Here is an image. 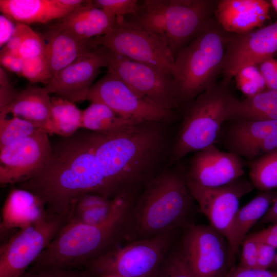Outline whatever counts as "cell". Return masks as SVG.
I'll return each mask as SVG.
<instances>
[{"instance_id":"obj_1","label":"cell","mask_w":277,"mask_h":277,"mask_svg":"<svg viewBox=\"0 0 277 277\" xmlns=\"http://www.w3.org/2000/svg\"><path fill=\"white\" fill-rule=\"evenodd\" d=\"M100 133L78 130L52 144L46 165L37 174L18 184L36 196L51 213L68 216L72 202L85 193L110 199L116 195L104 176L95 148Z\"/></svg>"},{"instance_id":"obj_2","label":"cell","mask_w":277,"mask_h":277,"mask_svg":"<svg viewBox=\"0 0 277 277\" xmlns=\"http://www.w3.org/2000/svg\"><path fill=\"white\" fill-rule=\"evenodd\" d=\"M157 123L145 122L108 133H100L96 156L116 197L137 195L154 176L150 170L163 143Z\"/></svg>"},{"instance_id":"obj_3","label":"cell","mask_w":277,"mask_h":277,"mask_svg":"<svg viewBox=\"0 0 277 277\" xmlns=\"http://www.w3.org/2000/svg\"><path fill=\"white\" fill-rule=\"evenodd\" d=\"M136 198H128L109 220L99 225L67 221L30 267L80 269L127 240Z\"/></svg>"},{"instance_id":"obj_4","label":"cell","mask_w":277,"mask_h":277,"mask_svg":"<svg viewBox=\"0 0 277 277\" xmlns=\"http://www.w3.org/2000/svg\"><path fill=\"white\" fill-rule=\"evenodd\" d=\"M193 201L185 175L172 170L156 175L135 201L127 241L184 230L192 224Z\"/></svg>"},{"instance_id":"obj_5","label":"cell","mask_w":277,"mask_h":277,"mask_svg":"<svg viewBox=\"0 0 277 277\" xmlns=\"http://www.w3.org/2000/svg\"><path fill=\"white\" fill-rule=\"evenodd\" d=\"M217 1L145 0L128 21L151 32L167 45L174 58L214 17Z\"/></svg>"},{"instance_id":"obj_6","label":"cell","mask_w":277,"mask_h":277,"mask_svg":"<svg viewBox=\"0 0 277 277\" xmlns=\"http://www.w3.org/2000/svg\"><path fill=\"white\" fill-rule=\"evenodd\" d=\"M226 35L214 17L176 54L173 78L180 106L188 105L216 84L224 61Z\"/></svg>"},{"instance_id":"obj_7","label":"cell","mask_w":277,"mask_h":277,"mask_svg":"<svg viewBox=\"0 0 277 277\" xmlns=\"http://www.w3.org/2000/svg\"><path fill=\"white\" fill-rule=\"evenodd\" d=\"M228 86L217 83L189 103L184 115L172 159L177 161L214 144L228 121L233 95Z\"/></svg>"},{"instance_id":"obj_8","label":"cell","mask_w":277,"mask_h":277,"mask_svg":"<svg viewBox=\"0 0 277 277\" xmlns=\"http://www.w3.org/2000/svg\"><path fill=\"white\" fill-rule=\"evenodd\" d=\"M181 231L120 245L89 262L83 270L89 277H153Z\"/></svg>"},{"instance_id":"obj_9","label":"cell","mask_w":277,"mask_h":277,"mask_svg":"<svg viewBox=\"0 0 277 277\" xmlns=\"http://www.w3.org/2000/svg\"><path fill=\"white\" fill-rule=\"evenodd\" d=\"M93 47H104L131 60L153 66L173 77L174 57L161 38L138 25L117 17L108 33L90 39Z\"/></svg>"},{"instance_id":"obj_10","label":"cell","mask_w":277,"mask_h":277,"mask_svg":"<svg viewBox=\"0 0 277 277\" xmlns=\"http://www.w3.org/2000/svg\"><path fill=\"white\" fill-rule=\"evenodd\" d=\"M67 217L47 211L1 245L0 277L22 276L55 238Z\"/></svg>"},{"instance_id":"obj_11","label":"cell","mask_w":277,"mask_h":277,"mask_svg":"<svg viewBox=\"0 0 277 277\" xmlns=\"http://www.w3.org/2000/svg\"><path fill=\"white\" fill-rule=\"evenodd\" d=\"M104 49L108 71L121 79L139 97L165 110L174 111L180 106L172 75Z\"/></svg>"},{"instance_id":"obj_12","label":"cell","mask_w":277,"mask_h":277,"mask_svg":"<svg viewBox=\"0 0 277 277\" xmlns=\"http://www.w3.org/2000/svg\"><path fill=\"white\" fill-rule=\"evenodd\" d=\"M177 243L195 277H225L232 268L234 255L229 244L210 225H190Z\"/></svg>"},{"instance_id":"obj_13","label":"cell","mask_w":277,"mask_h":277,"mask_svg":"<svg viewBox=\"0 0 277 277\" xmlns=\"http://www.w3.org/2000/svg\"><path fill=\"white\" fill-rule=\"evenodd\" d=\"M87 100L105 104L120 116L138 123H163L174 115V111L160 108L139 97L109 71L93 84Z\"/></svg>"},{"instance_id":"obj_14","label":"cell","mask_w":277,"mask_h":277,"mask_svg":"<svg viewBox=\"0 0 277 277\" xmlns=\"http://www.w3.org/2000/svg\"><path fill=\"white\" fill-rule=\"evenodd\" d=\"M186 179L190 193L200 210L210 226L227 239L230 246L232 225L240 201L252 190V183L241 177L223 186L208 188Z\"/></svg>"},{"instance_id":"obj_15","label":"cell","mask_w":277,"mask_h":277,"mask_svg":"<svg viewBox=\"0 0 277 277\" xmlns=\"http://www.w3.org/2000/svg\"><path fill=\"white\" fill-rule=\"evenodd\" d=\"M52 149L48 133L44 129L1 148V185L19 184L37 174Z\"/></svg>"},{"instance_id":"obj_16","label":"cell","mask_w":277,"mask_h":277,"mask_svg":"<svg viewBox=\"0 0 277 277\" xmlns=\"http://www.w3.org/2000/svg\"><path fill=\"white\" fill-rule=\"evenodd\" d=\"M277 52V20L266 26L241 33L226 32L222 83L228 86L244 67L259 65Z\"/></svg>"},{"instance_id":"obj_17","label":"cell","mask_w":277,"mask_h":277,"mask_svg":"<svg viewBox=\"0 0 277 277\" xmlns=\"http://www.w3.org/2000/svg\"><path fill=\"white\" fill-rule=\"evenodd\" d=\"M227 122L221 131L228 151L251 161L277 149V120Z\"/></svg>"},{"instance_id":"obj_18","label":"cell","mask_w":277,"mask_h":277,"mask_svg":"<svg viewBox=\"0 0 277 277\" xmlns=\"http://www.w3.org/2000/svg\"><path fill=\"white\" fill-rule=\"evenodd\" d=\"M105 49L100 47L83 54L53 76L45 88L73 103L87 100L92 83L105 67Z\"/></svg>"},{"instance_id":"obj_19","label":"cell","mask_w":277,"mask_h":277,"mask_svg":"<svg viewBox=\"0 0 277 277\" xmlns=\"http://www.w3.org/2000/svg\"><path fill=\"white\" fill-rule=\"evenodd\" d=\"M244 167L242 157L213 144L195 152L186 177L205 187H218L241 177Z\"/></svg>"},{"instance_id":"obj_20","label":"cell","mask_w":277,"mask_h":277,"mask_svg":"<svg viewBox=\"0 0 277 277\" xmlns=\"http://www.w3.org/2000/svg\"><path fill=\"white\" fill-rule=\"evenodd\" d=\"M270 6L265 0H219L214 17L225 32L244 33L261 27Z\"/></svg>"},{"instance_id":"obj_21","label":"cell","mask_w":277,"mask_h":277,"mask_svg":"<svg viewBox=\"0 0 277 277\" xmlns=\"http://www.w3.org/2000/svg\"><path fill=\"white\" fill-rule=\"evenodd\" d=\"M45 56L53 76L78 57L95 49L89 40H81L57 24L44 34Z\"/></svg>"},{"instance_id":"obj_22","label":"cell","mask_w":277,"mask_h":277,"mask_svg":"<svg viewBox=\"0 0 277 277\" xmlns=\"http://www.w3.org/2000/svg\"><path fill=\"white\" fill-rule=\"evenodd\" d=\"M58 25L81 40L104 35L115 26L117 17L94 7L92 1L59 19Z\"/></svg>"},{"instance_id":"obj_23","label":"cell","mask_w":277,"mask_h":277,"mask_svg":"<svg viewBox=\"0 0 277 277\" xmlns=\"http://www.w3.org/2000/svg\"><path fill=\"white\" fill-rule=\"evenodd\" d=\"M47 212L37 196L26 190L14 188L8 194L2 209L1 233L27 226Z\"/></svg>"},{"instance_id":"obj_24","label":"cell","mask_w":277,"mask_h":277,"mask_svg":"<svg viewBox=\"0 0 277 277\" xmlns=\"http://www.w3.org/2000/svg\"><path fill=\"white\" fill-rule=\"evenodd\" d=\"M51 97L45 87L29 86L18 91L10 105L0 115L28 120L39 128L47 130L51 118Z\"/></svg>"},{"instance_id":"obj_25","label":"cell","mask_w":277,"mask_h":277,"mask_svg":"<svg viewBox=\"0 0 277 277\" xmlns=\"http://www.w3.org/2000/svg\"><path fill=\"white\" fill-rule=\"evenodd\" d=\"M135 195H124L110 199L94 193H85L71 203L67 221L90 225L103 224L112 217L124 203Z\"/></svg>"},{"instance_id":"obj_26","label":"cell","mask_w":277,"mask_h":277,"mask_svg":"<svg viewBox=\"0 0 277 277\" xmlns=\"http://www.w3.org/2000/svg\"><path fill=\"white\" fill-rule=\"evenodd\" d=\"M0 10L10 19L25 24L60 19L71 12L58 0H0Z\"/></svg>"},{"instance_id":"obj_27","label":"cell","mask_w":277,"mask_h":277,"mask_svg":"<svg viewBox=\"0 0 277 277\" xmlns=\"http://www.w3.org/2000/svg\"><path fill=\"white\" fill-rule=\"evenodd\" d=\"M231 120H277V91L266 89L243 100L233 96L228 112Z\"/></svg>"},{"instance_id":"obj_28","label":"cell","mask_w":277,"mask_h":277,"mask_svg":"<svg viewBox=\"0 0 277 277\" xmlns=\"http://www.w3.org/2000/svg\"><path fill=\"white\" fill-rule=\"evenodd\" d=\"M277 196V192L263 191L248 204L239 208L235 216L231 232L230 248L238 255L249 230L264 216Z\"/></svg>"},{"instance_id":"obj_29","label":"cell","mask_w":277,"mask_h":277,"mask_svg":"<svg viewBox=\"0 0 277 277\" xmlns=\"http://www.w3.org/2000/svg\"><path fill=\"white\" fill-rule=\"evenodd\" d=\"M136 124L138 123L120 116L102 103H91L82 110L81 128L101 134H108Z\"/></svg>"},{"instance_id":"obj_30","label":"cell","mask_w":277,"mask_h":277,"mask_svg":"<svg viewBox=\"0 0 277 277\" xmlns=\"http://www.w3.org/2000/svg\"><path fill=\"white\" fill-rule=\"evenodd\" d=\"M82 110L74 103L61 97H51L50 123L47 132L69 136L81 128Z\"/></svg>"},{"instance_id":"obj_31","label":"cell","mask_w":277,"mask_h":277,"mask_svg":"<svg viewBox=\"0 0 277 277\" xmlns=\"http://www.w3.org/2000/svg\"><path fill=\"white\" fill-rule=\"evenodd\" d=\"M253 186L262 191L277 188V149L249 162Z\"/></svg>"},{"instance_id":"obj_32","label":"cell","mask_w":277,"mask_h":277,"mask_svg":"<svg viewBox=\"0 0 277 277\" xmlns=\"http://www.w3.org/2000/svg\"><path fill=\"white\" fill-rule=\"evenodd\" d=\"M42 129L33 123L18 117L8 118L7 116L0 115V149Z\"/></svg>"},{"instance_id":"obj_33","label":"cell","mask_w":277,"mask_h":277,"mask_svg":"<svg viewBox=\"0 0 277 277\" xmlns=\"http://www.w3.org/2000/svg\"><path fill=\"white\" fill-rule=\"evenodd\" d=\"M175 243L153 277H195Z\"/></svg>"},{"instance_id":"obj_34","label":"cell","mask_w":277,"mask_h":277,"mask_svg":"<svg viewBox=\"0 0 277 277\" xmlns=\"http://www.w3.org/2000/svg\"><path fill=\"white\" fill-rule=\"evenodd\" d=\"M234 77L238 88L247 97L267 89L265 80L258 65H249L243 67Z\"/></svg>"},{"instance_id":"obj_35","label":"cell","mask_w":277,"mask_h":277,"mask_svg":"<svg viewBox=\"0 0 277 277\" xmlns=\"http://www.w3.org/2000/svg\"><path fill=\"white\" fill-rule=\"evenodd\" d=\"M21 76L32 83L47 85L53 77L45 55L23 60Z\"/></svg>"},{"instance_id":"obj_36","label":"cell","mask_w":277,"mask_h":277,"mask_svg":"<svg viewBox=\"0 0 277 277\" xmlns=\"http://www.w3.org/2000/svg\"><path fill=\"white\" fill-rule=\"evenodd\" d=\"M92 4L116 17L133 14L138 7L137 0H93Z\"/></svg>"},{"instance_id":"obj_37","label":"cell","mask_w":277,"mask_h":277,"mask_svg":"<svg viewBox=\"0 0 277 277\" xmlns=\"http://www.w3.org/2000/svg\"><path fill=\"white\" fill-rule=\"evenodd\" d=\"M44 38L31 28L23 39L18 50V55L23 60L45 55Z\"/></svg>"},{"instance_id":"obj_38","label":"cell","mask_w":277,"mask_h":277,"mask_svg":"<svg viewBox=\"0 0 277 277\" xmlns=\"http://www.w3.org/2000/svg\"><path fill=\"white\" fill-rule=\"evenodd\" d=\"M21 277H89L81 269L29 268Z\"/></svg>"},{"instance_id":"obj_39","label":"cell","mask_w":277,"mask_h":277,"mask_svg":"<svg viewBox=\"0 0 277 277\" xmlns=\"http://www.w3.org/2000/svg\"><path fill=\"white\" fill-rule=\"evenodd\" d=\"M239 267L255 269L256 267L259 243L251 235L246 237L242 244Z\"/></svg>"},{"instance_id":"obj_40","label":"cell","mask_w":277,"mask_h":277,"mask_svg":"<svg viewBox=\"0 0 277 277\" xmlns=\"http://www.w3.org/2000/svg\"><path fill=\"white\" fill-rule=\"evenodd\" d=\"M10 84L4 69H0V111L7 108L15 98L17 92Z\"/></svg>"},{"instance_id":"obj_41","label":"cell","mask_w":277,"mask_h":277,"mask_svg":"<svg viewBox=\"0 0 277 277\" xmlns=\"http://www.w3.org/2000/svg\"><path fill=\"white\" fill-rule=\"evenodd\" d=\"M267 89L277 91V60L268 58L258 65Z\"/></svg>"},{"instance_id":"obj_42","label":"cell","mask_w":277,"mask_h":277,"mask_svg":"<svg viewBox=\"0 0 277 277\" xmlns=\"http://www.w3.org/2000/svg\"><path fill=\"white\" fill-rule=\"evenodd\" d=\"M0 55L1 64L4 68L21 75L24 62L22 58L5 47L2 49Z\"/></svg>"},{"instance_id":"obj_43","label":"cell","mask_w":277,"mask_h":277,"mask_svg":"<svg viewBox=\"0 0 277 277\" xmlns=\"http://www.w3.org/2000/svg\"><path fill=\"white\" fill-rule=\"evenodd\" d=\"M276 248L263 243H259L256 267L255 269H269L276 255Z\"/></svg>"},{"instance_id":"obj_44","label":"cell","mask_w":277,"mask_h":277,"mask_svg":"<svg viewBox=\"0 0 277 277\" xmlns=\"http://www.w3.org/2000/svg\"><path fill=\"white\" fill-rule=\"evenodd\" d=\"M225 277H277V271L270 269L232 267Z\"/></svg>"},{"instance_id":"obj_45","label":"cell","mask_w":277,"mask_h":277,"mask_svg":"<svg viewBox=\"0 0 277 277\" xmlns=\"http://www.w3.org/2000/svg\"><path fill=\"white\" fill-rule=\"evenodd\" d=\"M30 28L27 24L17 23L12 36L4 47L18 54L21 43Z\"/></svg>"},{"instance_id":"obj_46","label":"cell","mask_w":277,"mask_h":277,"mask_svg":"<svg viewBox=\"0 0 277 277\" xmlns=\"http://www.w3.org/2000/svg\"><path fill=\"white\" fill-rule=\"evenodd\" d=\"M250 235L258 243L267 244L277 248V223Z\"/></svg>"},{"instance_id":"obj_47","label":"cell","mask_w":277,"mask_h":277,"mask_svg":"<svg viewBox=\"0 0 277 277\" xmlns=\"http://www.w3.org/2000/svg\"><path fill=\"white\" fill-rule=\"evenodd\" d=\"M12 19L6 15L2 14L0 15V46L5 45L12 36L16 25Z\"/></svg>"},{"instance_id":"obj_48","label":"cell","mask_w":277,"mask_h":277,"mask_svg":"<svg viewBox=\"0 0 277 277\" xmlns=\"http://www.w3.org/2000/svg\"><path fill=\"white\" fill-rule=\"evenodd\" d=\"M277 223V196L264 216L260 221V225Z\"/></svg>"},{"instance_id":"obj_49","label":"cell","mask_w":277,"mask_h":277,"mask_svg":"<svg viewBox=\"0 0 277 277\" xmlns=\"http://www.w3.org/2000/svg\"><path fill=\"white\" fill-rule=\"evenodd\" d=\"M269 269L277 271V254L273 263Z\"/></svg>"},{"instance_id":"obj_50","label":"cell","mask_w":277,"mask_h":277,"mask_svg":"<svg viewBox=\"0 0 277 277\" xmlns=\"http://www.w3.org/2000/svg\"><path fill=\"white\" fill-rule=\"evenodd\" d=\"M270 3L277 13V0H271Z\"/></svg>"}]
</instances>
